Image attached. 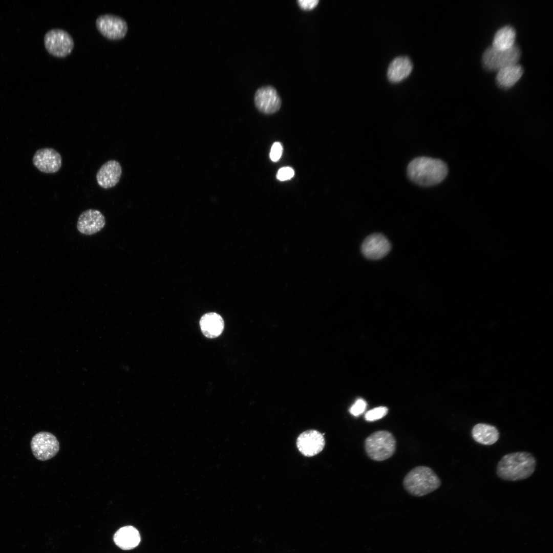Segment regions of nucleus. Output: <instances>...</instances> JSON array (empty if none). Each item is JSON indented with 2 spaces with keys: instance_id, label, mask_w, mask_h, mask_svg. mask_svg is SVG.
I'll list each match as a JSON object with an SVG mask.
<instances>
[{
  "instance_id": "nucleus-7",
  "label": "nucleus",
  "mask_w": 553,
  "mask_h": 553,
  "mask_svg": "<svg viewBox=\"0 0 553 553\" xmlns=\"http://www.w3.org/2000/svg\"><path fill=\"white\" fill-rule=\"evenodd\" d=\"M30 446L35 458L42 461L54 457L60 448L56 436L46 431H41L35 434L31 440Z\"/></svg>"
},
{
  "instance_id": "nucleus-19",
  "label": "nucleus",
  "mask_w": 553,
  "mask_h": 553,
  "mask_svg": "<svg viewBox=\"0 0 553 553\" xmlns=\"http://www.w3.org/2000/svg\"><path fill=\"white\" fill-rule=\"evenodd\" d=\"M471 434L475 441L486 445L495 443L500 436L499 432L496 427L485 423L475 424L472 429Z\"/></svg>"
},
{
  "instance_id": "nucleus-12",
  "label": "nucleus",
  "mask_w": 553,
  "mask_h": 553,
  "mask_svg": "<svg viewBox=\"0 0 553 553\" xmlns=\"http://www.w3.org/2000/svg\"><path fill=\"white\" fill-rule=\"evenodd\" d=\"M325 444L323 435L314 430L303 432L296 440L298 450L307 457H312L318 454L324 449Z\"/></svg>"
},
{
  "instance_id": "nucleus-4",
  "label": "nucleus",
  "mask_w": 553,
  "mask_h": 553,
  "mask_svg": "<svg viewBox=\"0 0 553 553\" xmlns=\"http://www.w3.org/2000/svg\"><path fill=\"white\" fill-rule=\"evenodd\" d=\"M396 441L393 435L385 430L376 431L365 441L368 456L374 461H380L390 458L395 453Z\"/></svg>"
},
{
  "instance_id": "nucleus-25",
  "label": "nucleus",
  "mask_w": 553,
  "mask_h": 553,
  "mask_svg": "<svg viewBox=\"0 0 553 553\" xmlns=\"http://www.w3.org/2000/svg\"><path fill=\"white\" fill-rule=\"evenodd\" d=\"M300 8L305 10H309L314 8L319 3L318 0H298Z\"/></svg>"
},
{
  "instance_id": "nucleus-1",
  "label": "nucleus",
  "mask_w": 553,
  "mask_h": 553,
  "mask_svg": "<svg viewBox=\"0 0 553 553\" xmlns=\"http://www.w3.org/2000/svg\"><path fill=\"white\" fill-rule=\"evenodd\" d=\"M536 459L527 452H516L507 454L499 461L496 474L501 479L508 481L524 480L535 472Z\"/></svg>"
},
{
  "instance_id": "nucleus-16",
  "label": "nucleus",
  "mask_w": 553,
  "mask_h": 553,
  "mask_svg": "<svg viewBox=\"0 0 553 553\" xmlns=\"http://www.w3.org/2000/svg\"><path fill=\"white\" fill-rule=\"evenodd\" d=\"M199 323L202 333L209 338L218 337L224 328L223 318L216 312L205 313L201 317Z\"/></svg>"
},
{
  "instance_id": "nucleus-5",
  "label": "nucleus",
  "mask_w": 553,
  "mask_h": 553,
  "mask_svg": "<svg viewBox=\"0 0 553 553\" xmlns=\"http://www.w3.org/2000/svg\"><path fill=\"white\" fill-rule=\"evenodd\" d=\"M521 50L516 44L506 50H500L491 46L482 56L483 68L488 71H498L509 65L517 63L521 57Z\"/></svg>"
},
{
  "instance_id": "nucleus-2",
  "label": "nucleus",
  "mask_w": 553,
  "mask_h": 553,
  "mask_svg": "<svg viewBox=\"0 0 553 553\" xmlns=\"http://www.w3.org/2000/svg\"><path fill=\"white\" fill-rule=\"evenodd\" d=\"M448 172V166L443 161L427 157L415 158L407 167L409 178L421 186L439 184L445 179Z\"/></svg>"
},
{
  "instance_id": "nucleus-23",
  "label": "nucleus",
  "mask_w": 553,
  "mask_h": 553,
  "mask_svg": "<svg viewBox=\"0 0 553 553\" xmlns=\"http://www.w3.org/2000/svg\"><path fill=\"white\" fill-rule=\"evenodd\" d=\"M294 175V171L290 167L286 166L281 168L277 172L276 177L280 181H286L291 179Z\"/></svg>"
},
{
  "instance_id": "nucleus-17",
  "label": "nucleus",
  "mask_w": 553,
  "mask_h": 553,
  "mask_svg": "<svg viewBox=\"0 0 553 553\" xmlns=\"http://www.w3.org/2000/svg\"><path fill=\"white\" fill-rule=\"evenodd\" d=\"M413 69L410 59L406 56H399L394 59L387 71V77L393 83L399 82L407 78Z\"/></svg>"
},
{
  "instance_id": "nucleus-14",
  "label": "nucleus",
  "mask_w": 553,
  "mask_h": 553,
  "mask_svg": "<svg viewBox=\"0 0 553 553\" xmlns=\"http://www.w3.org/2000/svg\"><path fill=\"white\" fill-rule=\"evenodd\" d=\"M122 172L120 163L115 160H110L98 171L96 176L97 182L103 188H112L119 182Z\"/></svg>"
},
{
  "instance_id": "nucleus-8",
  "label": "nucleus",
  "mask_w": 553,
  "mask_h": 553,
  "mask_svg": "<svg viewBox=\"0 0 553 553\" xmlns=\"http://www.w3.org/2000/svg\"><path fill=\"white\" fill-rule=\"evenodd\" d=\"M98 31L105 38L119 40L125 37L128 31L126 20L120 16L104 14L99 15L96 20Z\"/></svg>"
},
{
  "instance_id": "nucleus-18",
  "label": "nucleus",
  "mask_w": 553,
  "mask_h": 553,
  "mask_svg": "<svg viewBox=\"0 0 553 553\" xmlns=\"http://www.w3.org/2000/svg\"><path fill=\"white\" fill-rule=\"evenodd\" d=\"M523 72L522 67L517 63L505 67L497 71L496 84L502 89H508L520 79Z\"/></svg>"
},
{
  "instance_id": "nucleus-6",
  "label": "nucleus",
  "mask_w": 553,
  "mask_h": 553,
  "mask_svg": "<svg viewBox=\"0 0 553 553\" xmlns=\"http://www.w3.org/2000/svg\"><path fill=\"white\" fill-rule=\"evenodd\" d=\"M44 45L51 55L57 57L69 55L74 47L72 36L66 30L55 28L48 31L44 36Z\"/></svg>"
},
{
  "instance_id": "nucleus-9",
  "label": "nucleus",
  "mask_w": 553,
  "mask_h": 553,
  "mask_svg": "<svg viewBox=\"0 0 553 553\" xmlns=\"http://www.w3.org/2000/svg\"><path fill=\"white\" fill-rule=\"evenodd\" d=\"M254 101L257 109L265 114L275 113L282 105L281 99L276 90L271 86L259 88L255 93Z\"/></svg>"
},
{
  "instance_id": "nucleus-21",
  "label": "nucleus",
  "mask_w": 553,
  "mask_h": 553,
  "mask_svg": "<svg viewBox=\"0 0 553 553\" xmlns=\"http://www.w3.org/2000/svg\"><path fill=\"white\" fill-rule=\"evenodd\" d=\"M388 409L384 406H380L372 409L365 413V419L368 421H374L379 420L388 413Z\"/></svg>"
},
{
  "instance_id": "nucleus-15",
  "label": "nucleus",
  "mask_w": 553,
  "mask_h": 553,
  "mask_svg": "<svg viewBox=\"0 0 553 553\" xmlns=\"http://www.w3.org/2000/svg\"><path fill=\"white\" fill-rule=\"evenodd\" d=\"M113 541L120 549L128 550L138 546L141 537L137 528L132 525H126L120 527L115 533Z\"/></svg>"
},
{
  "instance_id": "nucleus-3",
  "label": "nucleus",
  "mask_w": 553,
  "mask_h": 553,
  "mask_svg": "<svg viewBox=\"0 0 553 553\" xmlns=\"http://www.w3.org/2000/svg\"><path fill=\"white\" fill-rule=\"evenodd\" d=\"M403 485L411 495L421 497L438 489L441 485V481L432 469L419 466L411 470L406 475Z\"/></svg>"
},
{
  "instance_id": "nucleus-24",
  "label": "nucleus",
  "mask_w": 553,
  "mask_h": 553,
  "mask_svg": "<svg viewBox=\"0 0 553 553\" xmlns=\"http://www.w3.org/2000/svg\"><path fill=\"white\" fill-rule=\"evenodd\" d=\"M283 150V146L280 142H275L273 143L269 154V157L271 161L273 162L279 161L282 156Z\"/></svg>"
},
{
  "instance_id": "nucleus-13",
  "label": "nucleus",
  "mask_w": 553,
  "mask_h": 553,
  "mask_svg": "<svg viewBox=\"0 0 553 553\" xmlns=\"http://www.w3.org/2000/svg\"><path fill=\"white\" fill-rule=\"evenodd\" d=\"M105 225V217L101 212L97 209H88L79 215L77 229L80 233L90 236L100 231Z\"/></svg>"
},
{
  "instance_id": "nucleus-11",
  "label": "nucleus",
  "mask_w": 553,
  "mask_h": 553,
  "mask_svg": "<svg viewBox=\"0 0 553 553\" xmlns=\"http://www.w3.org/2000/svg\"><path fill=\"white\" fill-rule=\"evenodd\" d=\"M391 244L388 239L380 233H374L368 236L361 245L363 255L370 260H378L386 256L391 249Z\"/></svg>"
},
{
  "instance_id": "nucleus-10",
  "label": "nucleus",
  "mask_w": 553,
  "mask_h": 553,
  "mask_svg": "<svg viewBox=\"0 0 553 553\" xmlns=\"http://www.w3.org/2000/svg\"><path fill=\"white\" fill-rule=\"evenodd\" d=\"M32 162L41 172L53 174L57 172L62 166V157L59 152L52 148L46 147L37 150Z\"/></svg>"
},
{
  "instance_id": "nucleus-22",
  "label": "nucleus",
  "mask_w": 553,
  "mask_h": 553,
  "mask_svg": "<svg viewBox=\"0 0 553 553\" xmlns=\"http://www.w3.org/2000/svg\"><path fill=\"white\" fill-rule=\"evenodd\" d=\"M367 404L362 398L358 399L349 409L350 413L354 416H358L365 411Z\"/></svg>"
},
{
  "instance_id": "nucleus-20",
  "label": "nucleus",
  "mask_w": 553,
  "mask_h": 553,
  "mask_svg": "<svg viewBox=\"0 0 553 553\" xmlns=\"http://www.w3.org/2000/svg\"><path fill=\"white\" fill-rule=\"evenodd\" d=\"M516 32L511 26H505L499 29L495 33L492 47L500 50L511 48L515 44Z\"/></svg>"
}]
</instances>
